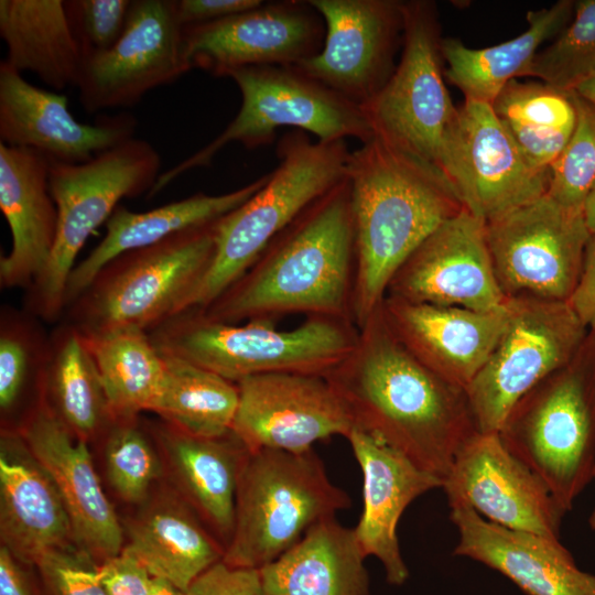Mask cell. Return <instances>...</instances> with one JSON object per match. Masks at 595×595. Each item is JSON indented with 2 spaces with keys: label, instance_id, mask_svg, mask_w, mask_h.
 Wrapping results in <instances>:
<instances>
[{
  "label": "cell",
  "instance_id": "ffe728a7",
  "mask_svg": "<svg viewBox=\"0 0 595 595\" xmlns=\"http://www.w3.org/2000/svg\"><path fill=\"white\" fill-rule=\"evenodd\" d=\"M387 295L478 312L501 309L508 299L495 275L486 223L466 208L443 223L397 270Z\"/></svg>",
  "mask_w": 595,
  "mask_h": 595
},
{
  "label": "cell",
  "instance_id": "e575fe53",
  "mask_svg": "<svg viewBox=\"0 0 595 595\" xmlns=\"http://www.w3.org/2000/svg\"><path fill=\"white\" fill-rule=\"evenodd\" d=\"M83 335L115 420L133 419L141 411H151L163 381L164 360L148 332L123 327Z\"/></svg>",
  "mask_w": 595,
  "mask_h": 595
},
{
  "label": "cell",
  "instance_id": "f1b7e54d",
  "mask_svg": "<svg viewBox=\"0 0 595 595\" xmlns=\"http://www.w3.org/2000/svg\"><path fill=\"white\" fill-rule=\"evenodd\" d=\"M269 174L221 195L195 194L145 213L119 205L106 221L102 240L77 263L66 284L64 310L77 299L110 260L127 251L158 244L180 231L218 220L258 192Z\"/></svg>",
  "mask_w": 595,
  "mask_h": 595
},
{
  "label": "cell",
  "instance_id": "d6a6232c",
  "mask_svg": "<svg viewBox=\"0 0 595 595\" xmlns=\"http://www.w3.org/2000/svg\"><path fill=\"white\" fill-rule=\"evenodd\" d=\"M575 1L560 0L550 8L530 11L528 29L501 44L469 48L458 39H442L447 63L444 76L465 96V100L491 105L511 79L523 76L541 44L555 39L572 21Z\"/></svg>",
  "mask_w": 595,
  "mask_h": 595
},
{
  "label": "cell",
  "instance_id": "603a6c76",
  "mask_svg": "<svg viewBox=\"0 0 595 595\" xmlns=\"http://www.w3.org/2000/svg\"><path fill=\"white\" fill-rule=\"evenodd\" d=\"M381 310L391 332L418 360L463 389L488 359L508 321L507 302L478 312L387 295Z\"/></svg>",
  "mask_w": 595,
  "mask_h": 595
},
{
  "label": "cell",
  "instance_id": "4dcf8cb0",
  "mask_svg": "<svg viewBox=\"0 0 595 595\" xmlns=\"http://www.w3.org/2000/svg\"><path fill=\"white\" fill-rule=\"evenodd\" d=\"M123 548L148 570L186 592L223 560L224 548L188 504L161 499L143 509L128 527Z\"/></svg>",
  "mask_w": 595,
  "mask_h": 595
},
{
  "label": "cell",
  "instance_id": "74e56055",
  "mask_svg": "<svg viewBox=\"0 0 595 595\" xmlns=\"http://www.w3.org/2000/svg\"><path fill=\"white\" fill-rule=\"evenodd\" d=\"M39 317L3 304L0 311V409L12 414L33 388L45 393L50 333Z\"/></svg>",
  "mask_w": 595,
  "mask_h": 595
},
{
  "label": "cell",
  "instance_id": "60d3db41",
  "mask_svg": "<svg viewBox=\"0 0 595 595\" xmlns=\"http://www.w3.org/2000/svg\"><path fill=\"white\" fill-rule=\"evenodd\" d=\"M136 420H115L106 431L105 444L108 480L118 496L131 504L147 498L161 470L159 458Z\"/></svg>",
  "mask_w": 595,
  "mask_h": 595
},
{
  "label": "cell",
  "instance_id": "e0dca14e",
  "mask_svg": "<svg viewBox=\"0 0 595 595\" xmlns=\"http://www.w3.org/2000/svg\"><path fill=\"white\" fill-rule=\"evenodd\" d=\"M231 432L250 451L302 453L333 435L347 437L355 421L325 377L266 374L236 382Z\"/></svg>",
  "mask_w": 595,
  "mask_h": 595
},
{
  "label": "cell",
  "instance_id": "7a4b0ae2",
  "mask_svg": "<svg viewBox=\"0 0 595 595\" xmlns=\"http://www.w3.org/2000/svg\"><path fill=\"white\" fill-rule=\"evenodd\" d=\"M355 269L346 175L281 231L234 284L198 311L223 323L275 322L291 314L354 322Z\"/></svg>",
  "mask_w": 595,
  "mask_h": 595
},
{
  "label": "cell",
  "instance_id": "277c9868",
  "mask_svg": "<svg viewBox=\"0 0 595 595\" xmlns=\"http://www.w3.org/2000/svg\"><path fill=\"white\" fill-rule=\"evenodd\" d=\"M277 153L279 164L266 184L215 223L213 258L176 314L207 307L234 284L281 231L346 177L350 155L345 140L312 142L302 130L285 134Z\"/></svg>",
  "mask_w": 595,
  "mask_h": 595
},
{
  "label": "cell",
  "instance_id": "9c48e42d",
  "mask_svg": "<svg viewBox=\"0 0 595 595\" xmlns=\"http://www.w3.org/2000/svg\"><path fill=\"white\" fill-rule=\"evenodd\" d=\"M216 221L113 258L61 321L91 335L123 327L148 332L175 315L213 258Z\"/></svg>",
  "mask_w": 595,
  "mask_h": 595
},
{
  "label": "cell",
  "instance_id": "8992f818",
  "mask_svg": "<svg viewBox=\"0 0 595 595\" xmlns=\"http://www.w3.org/2000/svg\"><path fill=\"white\" fill-rule=\"evenodd\" d=\"M498 434L571 511L595 473V327L564 366L512 407Z\"/></svg>",
  "mask_w": 595,
  "mask_h": 595
},
{
  "label": "cell",
  "instance_id": "c3c4849f",
  "mask_svg": "<svg viewBox=\"0 0 595 595\" xmlns=\"http://www.w3.org/2000/svg\"><path fill=\"white\" fill-rule=\"evenodd\" d=\"M23 564L10 551L0 548V595H36Z\"/></svg>",
  "mask_w": 595,
  "mask_h": 595
},
{
  "label": "cell",
  "instance_id": "cb8c5ba5",
  "mask_svg": "<svg viewBox=\"0 0 595 595\" xmlns=\"http://www.w3.org/2000/svg\"><path fill=\"white\" fill-rule=\"evenodd\" d=\"M448 506L458 531L454 555L498 571L527 595H595V574L578 569L560 539L490 522L463 501Z\"/></svg>",
  "mask_w": 595,
  "mask_h": 595
},
{
  "label": "cell",
  "instance_id": "836d02e7",
  "mask_svg": "<svg viewBox=\"0 0 595 595\" xmlns=\"http://www.w3.org/2000/svg\"><path fill=\"white\" fill-rule=\"evenodd\" d=\"M45 400L66 428L84 441L106 432L115 421L84 335L64 321L50 333Z\"/></svg>",
  "mask_w": 595,
  "mask_h": 595
},
{
  "label": "cell",
  "instance_id": "3957f363",
  "mask_svg": "<svg viewBox=\"0 0 595 595\" xmlns=\"http://www.w3.org/2000/svg\"><path fill=\"white\" fill-rule=\"evenodd\" d=\"M346 175L355 227L354 322L360 327L401 264L465 206L436 165L377 137L350 152Z\"/></svg>",
  "mask_w": 595,
  "mask_h": 595
},
{
  "label": "cell",
  "instance_id": "4316f807",
  "mask_svg": "<svg viewBox=\"0 0 595 595\" xmlns=\"http://www.w3.org/2000/svg\"><path fill=\"white\" fill-rule=\"evenodd\" d=\"M0 536L2 545L26 565L74 539L53 479L20 432L8 430L0 447Z\"/></svg>",
  "mask_w": 595,
  "mask_h": 595
},
{
  "label": "cell",
  "instance_id": "816d5d0a",
  "mask_svg": "<svg viewBox=\"0 0 595 595\" xmlns=\"http://www.w3.org/2000/svg\"><path fill=\"white\" fill-rule=\"evenodd\" d=\"M575 91L595 105V76L582 83Z\"/></svg>",
  "mask_w": 595,
  "mask_h": 595
},
{
  "label": "cell",
  "instance_id": "681fc988",
  "mask_svg": "<svg viewBox=\"0 0 595 595\" xmlns=\"http://www.w3.org/2000/svg\"><path fill=\"white\" fill-rule=\"evenodd\" d=\"M150 595H187V593L165 580L153 577Z\"/></svg>",
  "mask_w": 595,
  "mask_h": 595
},
{
  "label": "cell",
  "instance_id": "2e32d148",
  "mask_svg": "<svg viewBox=\"0 0 595 595\" xmlns=\"http://www.w3.org/2000/svg\"><path fill=\"white\" fill-rule=\"evenodd\" d=\"M325 22L322 50L293 65L363 107L388 83L403 43V1L309 0Z\"/></svg>",
  "mask_w": 595,
  "mask_h": 595
},
{
  "label": "cell",
  "instance_id": "5b68a950",
  "mask_svg": "<svg viewBox=\"0 0 595 595\" xmlns=\"http://www.w3.org/2000/svg\"><path fill=\"white\" fill-rule=\"evenodd\" d=\"M148 334L161 353L236 383L266 374L326 377L354 349L358 327L347 320L311 316L293 329L281 331L271 321L223 323L186 310Z\"/></svg>",
  "mask_w": 595,
  "mask_h": 595
},
{
  "label": "cell",
  "instance_id": "f546056e",
  "mask_svg": "<svg viewBox=\"0 0 595 595\" xmlns=\"http://www.w3.org/2000/svg\"><path fill=\"white\" fill-rule=\"evenodd\" d=\"M365 559L354 529L334 517L259 572L269 595H369Z\"/></svg>",
  "mask_w": 595,
  "mask_h": 595
},
{
  "label": "cell",
  "instance_id": "8d00e7d4",
  "mask_svg": "<svg viewBox=\"0 0 595 595\" xmlns=\"http://www.w3.org/2000/svg\"><path fill=\"white\" fill-rule=\"evenodd\" d=\"M161 354L164 377L151 411L193 435L229 433L238 407L237 385L188 360Z\"/></svg>",
  "mask_w": 595,
  "mask_h": 595
},
{
  "label": "cell",
  "instance_id": "1f68e13d",
  "mask_svg": "<svg viewBox=\"0 0 595 595\" xmlns=\"http://www.w3.org/2000/svg\"><path fill=\"white\" fill-rule=\"evenodd\" d=\"M3 61L60 91L76 86L83 54L63 0H0Z\"/></svg>",
  "mask_w": 595,
  "mask_h": 595
},
{
  "label": "cell",
  "instance_id": "b9f144b4",
  "mask_svg": "<svg viewBox=\"0 0 595 595\" xmlns=\"http://www.w3.org/2000/svg\"><path fill=\"white\" fill-rule=\"evenodd\" d=\"M132 0H67L65 8L83 56L112 46L122 34Z\"/></svg>",
  "mask_w": 595,
  "mask_h": 595
},
{
  "label": "cell",
  "instance_id": "f6af8a7d",
  "mask_svg": "<svg viewBox=\"0 0 595 595\" xmlns=\"http://www.w3.org/2000/svg\"><path fill=\"white\" fill-rule=\"evenodd\" d=\"M107 595H150L153 577L129 551H122L98 565Z\"/></svg>",
  "mask_w": 595,
  "mask_h": 595
},
{
  "label": "cell",
  "instance_id": "bcb514c9",
  "mask_svg": "<svg viewBox=\"0 0 595 595\" xmlns=\"http://www.w3.org/2000/svg\"><path fill=\"white\" fill-rule=\"evenodd\" d=\"M260 0H175V14L182 28L218 21L255 9Z\"/></svg>",
  "mask_w": 595,
  "mask_h": 595
},
{
  "label": "cell",
  "instance_id": "ac0fdd59",
  "mask_svg": "<svg viewBox=\"0 0 595 595\" xmlns=\"http://www.w3.org/2000/svg\"><path fill=\"white\" fill-rule=\"evenodd\" d=\"M325 22L309 1L268 2L218 21L183 28L192 68L228 76L247 66H293L323 47Z\"/></svg>",
  "mask_w": 595,
  "mask_h": 595
},
{
  "label": "cell",
  "instance_id": "484cf974",
  "mask_svg": "<svg viewBox=\"0 0 595 595\" xmlns=\"http://www.w3.org/2000/svg\"><path fill=\"white\" fill-rule=\"evenodd\" d=\"M50 160L36 150L0 142V209L11 249L0 258V286L28 290L52 253L58 214L48 185Z\"/></svg>",
  "mask_w": 595,
  "mask_h": 595
},
{
  "label": "cell",
  "instance_id": "7dc6e473",
  "mask_svg": "<svg viewBox=\"0 0 595 595\" xmlns=\"http://www.w3.org/2000/svg\"><path fill=\"white\" fill-rule=\"evenodd\" d=\"M567 304L587 327H595V234H591L577 283Z\"/></svg>",
  "mask_w": 595,
  "mask_h": 595
},
{
  "label": "cell",
  "instance_id": "d4e9b609",
  "mask_svg": "<svg viewBox=\"0 0 595 595\" xmlns=\"http://www.w3.org/2000/svg\"><path fill=\"white\" fill-rule=\"evenodd\" d=\"M346 439L363 473L364 507L354 528L357 541L366 558L380 561L389 584L402 585L409 570L400 551L399 520L413 500L442 488L443 480L361 430L354 429Z\"/></svg>",
  "mask_w": 595,
  "mask_h": 595
},
{
  "label": "cell",
  "instance_id": "f907efd6",
  "mask_svg": "<svg viewBox=\"0 0 595 595\" xmlns=\"http://www.w3.org/2000/svg\"><path fill=\"white\" fill-rule=\"evenodd\" d=\"M583 213L589 232L595 234V186L585 201Z\"/></svg>",
  "mask_w": 595,
  "mask_h": 595
},
{
  "label": "cell",
  "instance_id": "7402d4cb",
  "mask_svg": "<svg viewBox=\"0 0 595 595\" xmlns=\"http://www.w3.org/2000/svg\"><path fill=\"white\" fill-rule=\"evenodd\" d=\"M67 105L65 95L30 84L1 61V143L36 150L50 161L84 163L133 138V117L123 113L86 125L72 116Z\"/></svg>",
  "mask_w": 595,
  "mask_h": 595
},
{
  "label": "cell",
  "instance_id": "f5cc1de1",
  "mask_svg": "<svg viewBox=\"0 0 595 595\" xmlns=\"http://www.w3.org/2000/svg\"><path fill=\"white\" fill-rule=\"evenodd\" d=\"M593 480H595V473H594ZM588 526L593 531H595V508L593 509L592 513L588 517Z\"/></svg>",
  "mask_w": 595,
  "mask_h": 595
},
{
  "label": "cell",
  "instance_id": "d6986e66",
  "mask_svg": "<svg viewBox=\"0 0 595 595\" xmlns=\"http://www.w3.org/2000/svg\"><path fill=\"white\" fill-rule=\"evenodd\" d=\"M447 501H463L499 526L560 539L566 511L544 480L509 452L498 433L476 432L443 479Z\"/></svg>",
  "mask_w": 595,
  "mask_h": 595
},
{
  "label": "cell",
  "instance_id": "d590c367",
  "mask_svg": "<svg viewBox=\"0 0 595 595\" xmlns=\"http://www.w3.org/2000/svg\"><path fill=\"white\" fill-rule=\"evenodd\" d=\"M491 107L530 166L549 173L567 144L576 121L571 93L545 83L511 79Z\"/></svg>",
  "mask_w": 595,
  "mask_h": 595
},
{
  "label": "cell",
  "instance_id": "ba28073f",
  "mask_svg": "<svg viewBox=\"0 0 595 595\" xmlns=\"http://www.w3.org/2000/svg\"><path fill=\"white\" fill-rule=\"evenodd\" d=\"M160 169L159 152L134 137L84 163L50 161L57 234L45 269L26 290V311L44 322L61 321L66 284L87 238L109 219L121 198L150 192Z\"/></svg>",
  "mask_w": 595,
  "mask_h": 595
},
{
  "label": "cell",
  "instance_id": "6da1fadb",
  "mask_svg": "<svg viewBox=\"0 0 595 595\" xmlns=\"http://www.w3.org/2000/svg\"><path fill=\"white\" fill-rule=\"evenodd\" d=\"M325 378L356 429L442 480L477 432L466 390L418 360L391 332L381 305L358 327L350 354Z\"/></svg>",
  "mask_w": 595,
  "mask_h": 595
},
{
  "label": "cell",
  "instance_id": "83f0119b",
  "mask_svg": "<svg viewBox=\"0 0 595 595\" xmlns=\"http://www.w3.org/2000/svg\"><path fill=\"white\" fill-rule=\"evenodd\" d=\"M159 439L187 504L225 552L234 530L239 477L250 451L231 431L206 437L165 423Z\"/></svg>",
  "mask_w": 595,
  "mask_h": 595
},
{
  "label": "cell",
  "instance_id": "7c38bea8",
  "mask_svg": "<svg viewBox=\"0 0 595 595\" xmlns=\"http://www.w3.org/2000/svg\"><path fill=\"white\" fill-rule=\"evenodd\" d=\"M507 306L504 332L465 389L479 433H498L512 407L564 366L589 329L567 302L513 298Z\"/></svg>",
  "mask_w": 595,
  "mask_h": 595
},
{
  "label": "cell",
  "instance_id": "4fadbf2b",
  "mask_svg": "<svg viewBox=\"0 0 595 595\" xmlns=\"http://www.w3.org/2000/svg\"><path fill=\"white\" fill-rule=\"evenodd\" d=\"M498 284L507 299L567 302L591 232L583 210L548 194L486 224Z\"/></svg>",
  "mask_w": 595,
  "mask_h": 595
},
{
  "label": "cell",
  "instance_id": "44dd1931",
  "mask_svg": "<svg viewBox=\"0 0 595 595\" xmlns=\"http://www.w3.org/2000/svg\"><path fill=\"white\" fill-rule=\"evenodd\" d=\"M19 432L53 479L76 545L98 565L119 554L123 549L122 528L100 486L86 441L66 428L46 400Z\"/></svg>",
  "mask_w": 595,
  "mask_h": 595
},
{
  "label": "cell",
  "instance_id": "ab89813d",
  "mask_svg": "<svg viewBox=\"0 0 595 595\" xmlns=\"http://www.w3.org/2000/svg\"><path fill=\"white\" fill-rule=\"evenodd\" d=\"M576 121L573 133L549 167L547 194L561 205L583 210L595 186V105L571 93Z\"/></svg>",
  "mask_w": 595,
  "mask_h": 595
},
{
  "label": "cell",
  "instance_id": "ee69618b",
  "mask_svg": "<svg viewBox=\"0 0 595 595\" xmlns=\"http://www.w3.org/2000/svg\"><path fill=\"white\" fill-rule=\"evenodd\" d=\"M187 595H269L257 569L234 567L219 561L199 575Z\"/></svg>",
  "mask_w": 595,
  "mask_h": 595
},
{
  "label": "cell",
  "instance_id": "30bf717a",
  "mask_svg": "<svg viewBox=\"0 0 595 595\" xmlns=\"http://www.w3.org/2000/svg\"><path fill=\"white\" fill-rule=\"evenodd\" d=\"M239 87L241 106L226 129L207 145L161 173L148 197H152L183 173L210 164L230 142L247 149L273 141L278 128L309 131L317 141L350 137L361 143L372 131L360 106L300 72L294 66H247L228 74Z\"/></svg>",
  "mask_w": 595,
  "mask_h": 595
},
{
  "label": "cell",
  "instance_id": "5bb4252c",
  "mask_svg": "<svg viewBox=\"0 0 595 595\" xmlns=\"http://www.w3.org/2000/svg\"><path fill=\"white\" fill-rule=\"evenodd\" d=\"M441 170L465 208L486 224L548 192L491 105L465 100L447 134Z\"/></svg>",
  "mask_w": 595,
  "mask_h": 595
},
{
  "label": "cell",
  "instance_id": "7bdbcfd3",
  "mask_svg": "<svg viewBox=\"0 0 595 595\" xmlns=\"http://www.w3.org/2000/svg\"><path fill=\"white\" fill-rule=\"evenodd\" d=\"M35 566L45 595H107L98 564L71 544L43 554Z\"/></svg>",
  "mask_w": 595,
  "mask_h": 595
},
{
  "label": "cell",
  "instance_id": "f35d334b",
  "mask_svg": "<svg viewBox=\"0 0 595 595\" xmlns=\"http://www.w3.org/2000/svg\"><path fill=\"white\" fill-rule=\"evenodd\" d=\"M523 76L538 77L567 94L595 76V0L575 2L572 21L536 54Z\"/></svg>",
  "mask_w": 595,
  "mask_h": 595
},
{
  "label": "cell",
  "instance_id": "52a82bcc",
  "mask_svg": "<svg viewBox=\"0 0 595 595\" xmlns=\"http://www.w3.org/2000/svg\"><path fill=\"white\" fill-rule=\"evenodd\" d=\"M350 506L349 495L332 483L313 448L250 452L239 477L234 530L223 562L260 570L313 526Z\"/></svg>",
  "mask_w": 595,
  "mask_h": 595
},
{
  "label": "cell",
  "instance_id": "9a60e30c",
  "mask_svg": "<svg viewBox=\"0 0 595 595\" xmlns=\"http://www.w3.org/2000/svg\"><path fill=\"white\" fill-rule=\"evenodd\" d=\"M190 69L175 0H132L117 42L83 56L76 87L84 109L95 112L133 106Z\"/></svg>",
  "mask_w": 595,
  "mask_h": 595
},
{
  "label": "cell",
  "instance_id": "8fae6325",
  "mask_svg": "<svg viewBox=\"0 0 595 595\" xmlns=\"http://www.w3.org/2000/svg\"><path fill=\"white\" fill-rule=\"evenodd\" d=\"M403 11L401 58L385 87L361 109L372 137L441 170L457 108L444 83L437 10L432 1L413 0L403 1Z\"/></svg>",
  "mask_w": 595,
  "mask_h": 595
}]
</instances>
